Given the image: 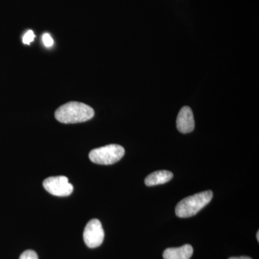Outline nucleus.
I'll return each mask as SVG.
<instances>
[{"mask_svg": "<svg viewBox=\"0 0 259 259\" xmlns=\"http://www.w3.org/2000/svg\"><path fill=\"white\" fill-rule=\"evenodd\" d=\"M95 115L93 107L78 102H70L56 110L55 117L65 124L79 123L91 120Z\"/></svg>", "mask_w": 259, "mask_h": 259, "instance_id": "obj_1", "label": "nucleus"}, {"mask_svg": "<svg viewBox=\"0 0 259 259\" xmlns=\"http://www.w3.org/2000/svg\"><path fill=\"white\" fill-rule=\"evenodd\" d=\"M212 197V191L208 190L186 197L177 204L175 208L177 217L187 218L195 215L210 202Z\"/></svg>", "mask_w": 259, "mask_h": 259, "instance_id": "obj_2", "label": "nucleus"}, {"mask_svg": "<svg viewBox=\"0 0 259 259\" xmlns=\"http://www.w3.org/2000/svg\"><path fill=\"white\" fill-rule=\"evenodd\" d=\"M125 154V149L117 144H110L91 151L89 155L93 163L100 165H111L120 161Z\"/></svg>", "mask_w": 259, "mask_h": 259, "instance_id": "obj_3", "label": "nucleus"}, {"mask_svg": "<svg viewBox=\"0 0 259 259\" xmlns=\"http://www.w3.org/2000/svg\"><path fill=\"white\" fill-rule=\"evenodd\" d=\"M44 187L49 193L57 197H66L72 193L74 187L69 183L67 177H51L44 180Z\"/></svg>", "mask_w": 259, "mask_h": 259, "instance_id": "obj_4", "label": "nucleus"}, {"mask_svg": "<svg viewBox=\"0 0 259 259\" xmlns=\"http://www.w3.org/2000/svg\"><path fill=\"white\" fill-rule=\"evenodd\" d=\"M83 237L89 248H95L101 245L105 238L101 222L97 219L91 220L85 227Z\"/></svg>", "mask_w": 259, "mask_h": 259, "instance_id": "obj_5", "label": "nucleus"}, {"mask_svg": "<svg viewBox=\"0 0 259 259\" xmlns=\"http://www.w3.org/2000/svg\"><path fill=\"white\" fill-rule=\"evenodd\" d=\"M177 127L182 134H189L194 129L193 112L190 107H184L181 109L177 119Z\"/></svg>", "mask_w": 259, "mask_h": 259, "instance_id": "obj_6", "label": "nucleus"}, {"mask_svg": "<svg viewBox=\"0 0 259 259\" xmlns=\"http://www.w3.org/2000/svg\"><path fill=\"white\" fill-rule=\"evenodd\" d=\"M193 252L192 245L186 244L179 248H167L163 252V257L164 259H190Z\"/></svg>", "mask_w": 259, "mask_h": 259, "instance_id": "obj_7", "label": "nucleus"}, {"mask_svg": "<svg viewBox=\"0 0 259 259\" xmlns=\"http://www.w3.org/2000/svg\"><path fill=\"white\" fill-rule=\"evenodd\" d=\"M174 175L172 172L162 170L153 172L151 175H148L145 180V184L148 187H152L158 185H163L169 182L173 178Z\"/></svg>", "mask_w": 259, "mask_h": 259, "instance_id": "obj_8", "label": "nucleus"}, {"mask_svg": "<svg viewBox=\"0 0 259 259\" xmlns=\"http://www.w3.org/2000/svg\"><path fill=\"white\" fill-rule=\"evenodd\" d=\"M20 259H38V256L34 250H28L22 253Z\"/></svg>", "mask_w": 259, "mask_h": 259, "instance_id": "obj_9", "label": "nucleus"}, {"mask_svg": "<svg viewBox=\"0 0 259 259\" xmlns=\"http://www.w3.org/2000/svg\"><path fill=\"white\" fill-rule=\"evenodd\" d=\"M34 38H35V34H34L33 31L32 30H28L24 35L23 38V44L29 45V44H31L33 41Z\"/></svg>", "mask_w": 259, "mask_h": 259, "instance_id": "obj_10", "label": "nucleus"}, {"mask_svg": "<svg viewBox=\"0 0 259 259\" xmlns=\"http://www.w3.org/2000/svg\"><path fill=\"white\" fill-rule=\"evenodd\" d=\"M42 40L45 47H51L54 45V40H53L52 37L51 36L50 34L44 33L42 37Z\"/></svg>", "mask_w": 259, "mask_h": 259, "instance_id": "obj_11", "label": "nucleus"}, {"mask_svg": "<svg viewBox=\"0 0 259 259\" xmlns=\"http://www.w3.org/2000/svg\"><path fill=\"white\" fill-rule=\"evenodd\" d=\"M228 259H252L250 257L248 256H241V257H231V258Z\"/></svg>", "mask_w": 259, "mask_h": 259, "instance_id": "obj_12", "label": "nucleus"}, {"mask_svg": "<svg viewBox=\"0 0 259 259\" xmlns=\"http://www.w3.org/2000/svg\"><path fill=\"white\" fill-rule=\"evenodd\" d=\"M257 240H258V241H259V231L257 232Z\"/></svg>", "mask_w": 259, "mask_h": 259, "instance_id": "obj_13", "label": "nucleus"}]
</instances>
